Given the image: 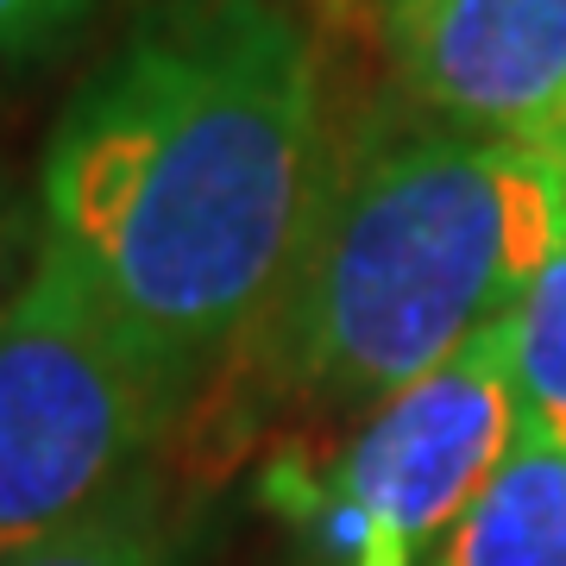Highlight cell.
Masks as SVG:
<instances>
[{
  "instance_id": "7a4b0ae2",
  "label": "cell",
  "mask_w": 566,
  "mask_h": 566,
  "mask_svg": "<svg viewBox=\"0 0 566 566\" xmlns=\"http://www.w3.org/2000/svg\"><path fill=\"white\" fill-rule=\"evenodd\" d=\"M566 240V158L371 114L327 158L277 303L227 371V441L259 422L359 428L479 327L510 315Z\"/></svg>"
},
{
  "instance_id": "3957f363",
  "label": "cell",
  "mask_w": 566,
  "mask_h": 566,
  "mask_svg": "<svg viewBox=\"0 0 566 566\" xmlns=\"http://www.w3.org/2000/svg\"><path fill=\"white\" fill-rule=\"evenodd\" d=\"M182 434L189 416L139 346L32 245L0 296V560L158 479Z\"/></svg>"
},
{
  "instance_id": "9c48e42d",
  "label": "cell",
  "mask_w": 566,
  "mask_h": 566,
  "mask_svg": "<svg viewBox=\"0 0 566 566\" xmlns=\"http://www.w3.org/2000/svg\"><path fill=\"white\" fill-rule=\"evenodd\" d=\"M102 0H0V63H20L82 25Z\"/></svg>"
},
{
  "instance_id": "277c9868",
  "label": "cell",
  "mask_w": 566,
  "mask_h": 566,
  "mask_svg": "<svg viewBox=\"0 0 566 566\" xmlns=\"http://www.w3.org/2000/svg\"><path fill=\"white\" fill-rule=\"evenodd\" d=\"M516 378H510L504 315L371 409L340 453H283L264 472V497L283 516H303L327 547L353 554L365 523L403 535L422 560L460 510L479 497L516 441Z\"/></svg>"
},
{
  "instance_id": "8fae6325",
  "label": "cell",
  "mask_w": 566,
  "mask_h": 566,
  "mask_svg": "<svg viewBox=\"0 0 566 566\" xmlns=\"http://www.w3.org/2000/svg\"><path fill=\"white\" fill-rule=\"evenodd\" d=\"M353 566H416V554H409L403 535H390V528L365 523L359 542H353Z\"/></svg>"
},
{
  "instance_id": "30bf717a",
  "label": "cell",
  "mask_w": 566,
  "mask_h": 566,
  "mask_svg": "<svg viewBox=\"0 0 566 566\" xmlns=\"http://www.w3.org/2000/svg\"><path fill=\"white\" fill-rule=\"evenodd\" d=\"M403 0H303V20L315 32H334V39H359V44H378L385 25L397 20Z\"/></svg>"
},
{
  "instance_id": "5b68a950",
  "label": "cell",
  "mask_w": 566,
  "mask_h": 566,
  "mask_svg": "<svg viewBox=\"0 0 566 566\" xmlns=\"http://www.w3.org/2000/svg\"><path fill=\"white\" fill-rule=\"evenodd\" d=\"M378 44L409 114L479 139L566 145V0H403Z\"/></svg>"
},
{
  "instance_id": "6da1fadb",
  "label": "cell",
  "mask_w": 566,
  "mask_h": 566,
  "mask_svg": "<svg viewBox=\"0 0 566 566\" xmlns=\"http://www.w3.org/2000/svg\"><path fill=\"white\" fill-rule=\"evenodd\" d=\"M296 0H151L39 158V252L107 308L196 428L296 264L327 182Z\"/></svg>"
},
{
  "instance_id": "8992f818",
  "label": "cell",
  "mask_w": 566,
  "mask_h": 566,
  "mask_svg": "<svg viewBox=\"0 0 566 566\" xmlns=\"http://www.w3.org/2000/svg\"><path fill=\"white\" fill-rule=\"evenodd\" d=\"M422 566H566V441L542 422H516L504 465Z\"/></svg>"
},
{
  "instance_id": "ba28073f",
  "label": "cell",
  "mask_w": 566,
  "mask_h": 566,
  "mask_svg": "<svg viewBox=\"0 0 566 566\" xmlns=\"http://www.w3.org/2000/svg\"><path fill=\"white\" fill-rule=\"evenodd\" d=\"M504 334H510L516 409L566 441V240L547 252V264L510 303Z\"/></svg>"
},
{
  "instance_id": "7c38bea8",
  "label": "cell",
  "mask_w": 566,
  "mask_h": 566,
  "mask_svg": "<svg viewBox=\"0 0 566 566\" xmlns=\"http://www.w3.org/2000/svg\"><path fill=\"white\" fill-rule=\"evenodd\" d=\"M0 245H7V208H0Z\"/></svg>"
},
{
  "instance_id": "4fadbf2b",
  "label": "cell",
  "mask_w": 566,
  "mask_h": 566,
  "mask_svg": "<svg viewBox=\"0 0 566 566\" xmlns=\"http://www.w3.org/2000/svg\"><path fill=\"white\" fill-rule=\"evenodd\" d=\"M560 158H566V145H560Z\"/></svg>"
},
{
  "instance_id": "52a82bcc",
  "label": "cell",
  "mask_w": 566,
  "mask_h": 566,
  "mask_svg": "<svg viewBox=\"0 0 566 566\" xmlns=\"http://www.w3.org/2000/svg\"><path fill=\"white\" fill-rule=\"evenodd\" d=\"M202 547H208L202 491H189L164 465L158 479L126 491L102 516L63 528V535L25 547L0 566H202Z\"/></svg>"
}]
</instances>
